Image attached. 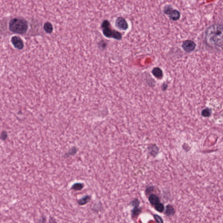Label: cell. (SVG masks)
Returning a JSON list of instances; mask_svg holds the SVG:
<instances>
[{"label":"cell","mask_w":223,"mask_h":223,"mask_svg":"<svg viewBox=\"0 0 223 223\" xmlns=\"http://www.w3.org/2000/svg\"><path fill=\"white\" fill-rule=\"evenodd\" d=\"M222 25L214 24L210 25L205 31V39L207 44L215 47L223 46Z\"/></svg>","instance_id":"obj_1"},{"label":"cell","mask_w":223,"mask_h":223,"mask_svg":"<svg viewBox=\"0 0 223 223\" xmlns=\"http://www.w3.org/2000/svg\"><path fill=\"white\" fill-rule=\"evenodd\" d=\"M8 27L9 29L11 32L24 35L28 31L29 23L28 21L23 17H15L10 21Z\"/></svg>","instance_id":"obj_2"},{"label":"cell","mask_w":223,"mask_h":223,"mask_svg":"<svg viewBox=\"0 0 223 223\" xmlns=\"http://www.w3.org/2000/svg\"><path fill=\"white\" fill-rule=\"evenodd\" d=\"M131 205L134 208L131 211V216L132 219H136L142 212L141 208H139L140 201L138 199H135L131 202Z\"/></svg>","instance_id":"obj_3"},{"label":"cell","mask_w":223,"mask_h":223,"mask_svg":"<svg viewBox=\"0 0 223 223\" xmlns=\"http://www.w3.org/2000/svg\"><path fill=\"white\" fill-rule=\"evenodd\" d=\"M103 34L107 38H113L117 40H121L122 38V35L119 31L112 30L110 27L104 29Z\"/></svg>","instance_id":"obj_4"},{"label":"cell","mask_w":223,"mask_h":223,"mask_svg":"<svg viewBox=\"0 0 223 223\" xmlns=\"http://www.w3.org/2000/svg\"><path fill=\"white\" fill-rule=\"evenodd\" d=\"M196 44L193 41L186 40L183 42L182 47L184 51L187 52H191L195 49Z\"/></svg>","instance_id":"obj_5"},{"label":"cell","mask_w":223,"mask_h":223,"mask_svg":"<svg viewBox=\"0 0 223 223\" xmlns=\"http://www.w3.org/2000/svg\"><path fill=\"white\" fill-rule=\"evenodd\" d=\"M10 41L14 47L17 49L21 50L23 49L24 47L23 41L20 37L14 36L11 38Z\"/></svg>","instance_id":"obj_6"},{"label":"cell","mask_w":223,"mask_h":223,"mask_svg":"<svg viewBox=\"0 0 223 223\" xmlns=\"http://www.w3.org/2000/svg\"><path fill=\"white\" fill-rule=\"evenodd\" d=\"M115 25L119 29L127 30L128 29V24L126 20L122 17H118L115 20Z\"/></svg>","instance_id":"obj_7"},{"label":"cell","mask_w":223,"mask_h":223,"mask_svg":"<svg viewBox=\"0 0 223 223\" xmlns=\"http://www.w3.org/2000/svg\"><path fill=\"white\" fill-rule=\"evenodd\" d=\"M168 15L170 19L173 21H178L180 17V12L177 10L173 9L172 10Z\"/></svg>","instance_id":"obj_8"},{"label":"cell","mask_w":223,"mask_h":223,"mask_svg":"<svg viewBox=\"0 0 223 223\" xmlns=\"http://www.w3.org/2000/svg\"><path fill=\"white\" fill-rule=\"evenodd\" d=\"M152 75L158 79H161L163 77L164 74L161 69L159 67H155L152 71Z\"/></svg>","instance_id":"obj_9"},{"label":"cell","mask_w":223,"mask_h":223,"mask_svg":"<svg viewBox=\"0 0 223 223\" xmlns=\"http://www.w3.org/2000/svg\"><path fill=\"white\" fill-rule=\"evenodd\" d=\"M149 201L150 203L152 206H155L156 204L160 202L159 197L155 194H151L149 197Z\"/></svg>","instance_id":"obj_10"},{"label":"cell","mask_w":223,"mask_h":223,"mask_svg":"<svg viewBox=\"0 0 223 223\" xmlns=\"http://www.w3.org/2000/svg\"><path fill=\"white\" fill-rule=\"evenodd\" d=\"M148 150L149 153L151 156H153L154 157L157 156L159 150L158 147L156 145H153V144L150 145V146H149Z\"/></svg>","instance_id":"obj_11"},{"label":"cell","mask_w":223,"mask_h":223,"mask_svg":"<svg viewBox=\"0 0 223 223\" xmlns=\"http://www.w3.org/2000/svg\"><path fill=\"white\" fill-rule=\"evenodd\" d=\"M175 210L172 205L168 204L166 206L165 214L167 216H172L175 214Z\"/></svg>","instance_id":"obj_12"},{"label":"cell","mask_w":223,"mask_h":223,"mask_svg":"<svg viewBox=\"0 0 223 223\" xmlns=\"http://www.w3.org/2000/svg\"><path fill=\"white\" fill-rule=\"evenodd\" d=\"M91 196H85L78 201V203L79 205H84L87 204L90 201Z\"/></svg>","instance_id":"obj_13"},{"label":"cell","mask_w":223,"mask_h":223,"mask_svg":"<svg viewBox=\"0 0 223 223\" xmlns=\"http://www.w3.org/2000/svg\"><path fill=\"white\" fill-rule=\"evenodd\" d=\"M44 29L47 33H51L53 30V27L51 23L47 22L44 25Z\"/></svg>","instance_id":"obj_14"},{"label":"cell","mask_w":223,"mask_h":223,"mask_svg":"<svg viewBox=\"0 0 223 223\" xmlns=\"http://www.w3.org/2000/svg\"><path fill=\"white\" fill-rule=\"evenodd\" d=\"M84 186V184H83V183H77L74 184L72 186L71 189H72L75 190V191H78V190H80L82 189Z\"/></svg>","instance_id":"obj_15"},{"label":"cell","mask_w":223,"mask_h":223,"mask_svg":"<svg viewBox=\"0 0 223 223\" xmlns=\"http://www.w3.org/2000/svg\"><path fill=\"white\" fill-rule=\"evenodd\" d=\"M154 208L157 211L160 213H163L164 210V204L160 202L154 206Z\"/></svg>","instance_id":"obj_16"},{"label":"cell","mask_w":223,"mask_h":223,"mask_svg":"<svg viewBox=\"0 0 223 223\" xmlns=\"http://www.w3.org/2000/svg\"><path fill=\"white\" fill-rule=\"evenodd\" d=\"M77 149L75 147H73L68 152L66 153V155H65V157H68L70 156H73L77 153Z\"/></svg>","instance_id":"obj_17"},{"label":"cell","mask_w":223,"mask_h":223,"mask_svg":"<svg viewBox=\"0 0 223 223\" xmlns=\"http://www.w3.org/2000/svg\"><path fill=\"white\" fill-rule=\"evenodd\" d=\"M211 114V111L209 108H206L203 109L201 112V115L203 117H208L210 116Z\"/></svg>","instance_id":"obj_18"},{"label":"cell","mask_w":223,"mask_h":223,"mask_svg":"<svg viewBox=\"0 0 223 223\" xmlns=\"http://www.w3.org/2000/svg\"><path fill=\"white\" fill-rule=\"evenodd\" d=\"M173 9V8H172V7L171 5L167 4V5H166V6H165L164 8V13L165 15H169V13H170V12Z\"/></svg>","instance_id":"obj_19"},{"label":"cell","mask_w":223,"mask_h":223,"mask_svg":"<svg viewBox=\"0 0 223 223\" xmlns=\"http://www.w3.org/2000/svg\"><path fill=\"white\" fill-rule=\"evenodd\" d=\"M110 26V24L108 20H104L101 24V27L103 29L109 28Z\"/></svg>","instance_id":"obj_20"},{"label":"cell","mask_w":223,"mask_h":223,"mask_svg":"<svg viewBox=\"0 0 223 223\" xmlns=\"http://www.w3.org/2000/svg\"><path fill=\"white\" fill-rule=\"evenodd\" d=\"M7 137H8V134L5 131H3L2 132L1 134V136H0V138L1 140H3V141H5L7 139Z\"/></svg>","instance_id":"obj_21"},{"label":"cell","mask_w":223,"mask_h":223,"mask_svg":"<svg viewBox=\"0 0 223 223\" xmlns=\"http://www.w3.org/2000/svg\"><path fill=\"white\" fill-rule=\"evenodd\" d=\"M154 217L155 220H156V222H157L158 223H163V219L160 217L158 215H154Z\"/></svg>","instance_id":"obj_22"},{"label":"cell","mask_w":223,"mask_h":223,"mask_svg":"<svg viewBox=\"0 0 223 223\" xmlns=\"http://www.w3.org/2000/svg\"><path fill=\"white\" fill-rule=\"evenodd\" d=\"M153 190V187H150L149 188L146 189V193H147V194H150V193L152 192V191Z\"/></svg>","instance_id":"obj_23"},{"label":"cell","mask_w":223,"mask_h":223,"mask_svg":"<svg viewBox=\"0 0 223 223\" xmlns=\"http://www.w3.org/2000/svg\"><path fill=\"white\" fill-rule=\"evenodd\" d=\"M167 87H168V86H167V84H166L165 83H164L163 85H162V89H163V90L164 91L165 90L167 89Z\"/></svg>","instance_id":"obj_24"}]
</instances>
